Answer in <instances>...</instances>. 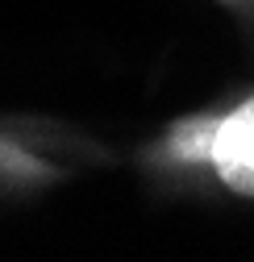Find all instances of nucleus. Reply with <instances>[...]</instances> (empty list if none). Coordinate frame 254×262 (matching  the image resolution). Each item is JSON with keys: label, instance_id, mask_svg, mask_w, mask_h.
Returning a JSON list of instances; mask_svg holds the SVG:
<instances>
[{"label": "nucleus", "instance_id": "f257e3e1", "mask_svg": "<svg viewBox=\"0 0 254 262\" xmlns=\"http://www.w3.org/2000/svg\"><path fill=\"white\" fill-rule=\"evenodd\" d=\"M158 154L175 167L204 171L238 200H254V92L217 113L175 121Z\"/></svg>", "mask_w": 254, "mask_h": 262}, {"label": "nucleus", "instance_id": "f03ea898", "mask_svg": "<svg viewBox=\"0 0 254 262\" xmlns=\"http://www.w3.org/2000/svg\"><path fill=\"white\" fill-rule=\"evenodd\" d=\"M221 5H254V0H221Z\"/></svg>", "mask_w": 254, "mask_h": 262}, {"label": "nucleus", "instance_id": "7ed1b4c3", "mask_svg": "<svg viewBox=\"0 0 254 262\" xmlns=\"http://www.w3.org/2000/svg\"><path fill=\"white\" fill-rule=\"evenodd\" d=\"M0 162H5V150H0Z\"/></svg>", "mask_w": 254, "mask_h": 262}]
</instances>
